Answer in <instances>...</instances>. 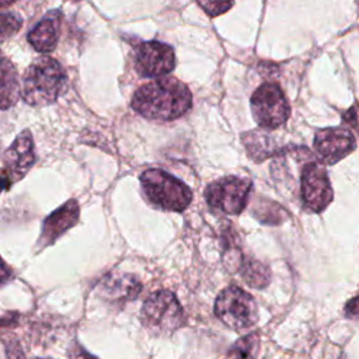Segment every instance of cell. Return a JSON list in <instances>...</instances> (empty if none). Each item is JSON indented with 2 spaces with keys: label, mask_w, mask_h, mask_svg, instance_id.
<instances>
[{
  "label": "cell",
  "mask_w": 359,
  "mask_h": 359,
  "mask_svg": "<svg viewBox=\"0 0 359 359\" xmlns=\"http://www.w3.org/2000/svg\"><path fill=\"white\" fill-rule=\"evenodd\" d=\"M259 348V338L257 332L241 337L229 351L230 359H255Z\"/></svg>",
  "instance_id": "17"
},
{
  "label": "cell",
  "mask_w": 359,
  "mask_h": 359,
  "mask_svg": "<svg viewBox=\"0 0 359 359\" xmlns=\"http://www.w3.org/2000/svg\"><path fill=\"white\" fill-rule=\"evenodd\" d=\"M18 74L14 65L7 59H1V109H7L8 107L14 105L21 95L18 87Z\"/></svg>",
  "instance_id": "15"
},
{
  "label": "cell",
  "mask_w": 359,
  "mask_h": 359,
  "mask_svg": "<svg viewBox=\"0 0 359 359\" xmlns=\"http://www.w3.org/2000/svg\"><path fill=\"white\" fill-rule=\"evenodd\" d=\"M252 182L250 178L243 177H224L205 189V199L213 210L226 215H240L247 206Z\"/></svg>",
  "instance_id": "7"
},
{
  "label": "cell",
  "mask_w": 359,
  "mask_h": 359,
  "mask_svg": "<svg viewBox=\"0 0 359 359\" xmlns=\"http://www.w3.org/2000/svg\"><path fill=\"white\" fill-rule=\"evenodd\" d=\"M143 327L154 335H170L182 327L184 310L175 294L168 290H158L149 294L140 310Z\"/></svg>",
  "instance_id": "4"
},
{
  "label": "cell",
  "mask_w": 359,
  "mask_h": 359,
  "mask_svg": "<svg viewBox=\"0 0 359 359\" xmlns=\"http://www.w3.org/2000/svg\"><path fill=\"white\" fill-rule=\"evenodd\" d=\"M192 107L189 88L174 77H161L140 86L132 97V108L147 119L174 121Z\"/></svg>",
  "instance_id": "1"
},
{
  "label": "cell",
  "mask_w": 359,
  "mask_h": 359,
  "mask_svg": "<svg viewBox=\"0 0 359 359\" xmlns=\"http://www.w3.org/2000/svg\"><path fill=\"white\" fill-rule=\"evenodd\" d=\"M344 311H345V316L349 318H359V296L348 300Z\"/></svg>",
  "instance_id": "21"
},
{
  "label": "cell",
  "mask_w": 359,
  "mask_h": 359,
  "mask_svg": "<svg viewBox=\"0 0 359 359\" xmlns=\"http://www.w3.org/2000/svg\"><path fill=\"white\" fill-rule=\"evenodd\" d=\"M79 212L80 208L74 199L67 201L60 208L53 210L42 223V231L38 238L36 247L41 250L55 243L65 231H67L77 223Z\"/></svg>",
  "instance_id": "12"
},
{
  "label": "cell",
  "mask_w": 359,
  "mask_h": 359,
  "mask_svg": "<svg viewBox=\"0 0 359 359\" xmlns=\"http://www.w3.org/2000/svg\"><path fill=\"white\" fill-rule=\"evenodd\" d=\"M67 86V74L63 66L50 56L35 59L22 77L21 97L32 107L53 104Z\"/></svg>",
  "instance_id": "2"
},
{
  "label": "cell",
  "mask_w": 359,
  "mask_h": 359,
  "mask_svg": "<svg viewBox=\"0 0 359 359\" xmlns=\"http://www.w3.org/2000/svg\"><path fill=\"white\" fill-rule=\"evenodd\" d=\"M140 185L146 199L161 210L182 212L192 201L191 188L161 168H149L140 174Z\"/></svg>",
  "instance_id": "3"
},
{
  "label": "cell",
  "mask_w": 359,
  "mask_h": 359,
  "mask_svg": "<svg viewBox=\"0 0 359 359\" xmlns=\"http://www.w3.org/2000/svg\"><path fill=\"white\" fill-rule=\"evenodd\" d=\"M216 317L234 331L251 328L258 321V307L254 297L238 286H227L215 302Z\"/></svg>",
  "instance_id": "5"
},
{
  "label": "cell",
  "mask_w": 359,
  "mask_h": 359,
  "mask_svg": "<svg viewBox=\"0 0 359 359\" xmlns=\"http://www.w3.org/2000/svg\"><path fill=\"white\" fill-rule=\"evenodd\" d=\"M34 359H50V358H34Z\"/></svg>",
  "instance_id": "23"
},
{
  "label": "cell",
  "mask_w": 359,
  "mask_h": 359,
  "mask_svg": "<svg viewBox=\"0 0 359 359\" xmlns=\"http://www.w3.org/2000/svg\"><path fill=\"white\" fill-rule=\"evenodd\" d=\"M142 290L140 282L132 275H111L100 285V292L108 300L114 303H125L139 296Z\"/></svg>",
  "instance_id": "14"
},
{
  "label": "cell",
  "mask_w": 359,
  "mask_h": 359,
  "mask_svg": "<svg viewBox=\"0 0 359 359\" xmlns=\"http://www.w3.org/2000/svg\"><path fill=\"white\" fill-rule=\"evenodd\" d=\"M355 149V136L349 129L342 126L320 129L314 136V150L320 161L325 165L338 163Z\"/></svg>",
  "instance_id": "11"
},
{
  "label": "cell",
  "mask_w": 359,
  "mask_h": 359,
  "mask_svg": "<svg viewBox=\"0 0 359 359\" xmlns=\"http://www.w3.org/2000/svg\"><path fill=\"white\" fill-rule=\"evenodd\" d=\"M69 359H98L94 355H91L90 352H87L83 346H80L79 344H74V346L70 349L69 352Z\"/></svg>",
  "instance_id": "22"
},
{
  "label": "cell",
  "mask_w": 359,
  "mask_h": 359,
  "mask_svg": "<svg viewBox=\"0 0 359 359\" xmlns=\"http://www.w3.org/2000/svg\"><path fill=\"white\" fill-rule=\"evenodd\" d=\"M60 34V13L50 11L28 34V42L39 53H49L56 48Z\"/></svg>",
  "instance_id": "13"
},
{
  "label": "cell",
  "mask_w": 359,
  "mask_h": 359,
  "mask_svg": "<svg viewBox=\"0 0 359 359\" xmlns=\"http://www.w3.org/2000/svg\"><path fill=\"white\" fill-rule=\"evenodd\" d=\"M21 27V18L15 13H10L3 10L1 13V39L14 35Z\"/></svg>",
  "instance_id": "18"
},
{
  "label": "cell",
  "mask_w": 359,
  "mask_h": 359,
  "mask_svg": "<svg viewBox=\"0 0 359 359\" xmlns=\"http://www.w3.org/2000/svg\"><path fill=\"white\" fill-rule=\"evenodd\" d=\"M300 196L306 209L314 213L323 212L332 201L334 192L325 168L316 163H307L300 175Z\"/></svg>",
  "instance_id": "9"
},
{
  "label": "cell",
  "mask_w": 359,
  "mask_h": 359,
  "mask_svg": "<svg viewBox=\"0 0 359 359\" xmlns=\"http://www.w3.org/2000/svg\"><path fill=\"white\" fill-rule=\"evenodd\" d=\"M241 276L251 287L262 289L269 283L271 273L265 265L255 259H245L240 268Z\"/></svg>",
  "instance_id": "16"
},
{
  "label": "cell",
  "mask_w": 359,
  "mask_h": 359,
  "mask_svg": "<svg viewBox=\"0 0 359 359\" xmlns=\"http://www.w3.org/2000/svg\"><path fill=\"white\" fill-rule=\"evenodd\" d=\"M250 108L255 122L264 129H276L290 116V105L276 83L261 84L251 95Z\"/></svg>",
  "instance_id": "6"
},
{
  "label": "cell",
  "mask_w": 359,
  "mask_h": 359,
  "mask_svg": "<svg viewBox=\"0 0 359 359\" xmlns=\"http://www.w3.org/2000/svg\"><path fill=\"white\" fill-rule=\"evenodd\" d=\"M175 67L174 49L160 41H147L135 50V70L146 79H161Z\"/></svg>",
  "instance_id": "10"
},
{
  "label": "cell",
  "mask_w": 359,
  "mask_h": 359,
  "mask_svg": "<svg viewBox=\"0 0 359 359\" xmlns=\"http://www.w3.org/2000/svg\"><path fill=\"white\" fill-rule=\"evenodd\" d=\"M198 6L209 15V17H217L223 13H226L231 6L233 1L224 3V1H198Z\"/></svg>",
  "instance_id": "19"
},
{
  "label": "cell",
  "mask_w": 359,
  "mask_h": 359,
  "mask_svg": "<svg viewBox=\"0 0 359 359\" xmlns=\"http://www.w3.org/2000/svg\"><path fill=\"white\" fill-rule=\"evenodd\" d=\"M342 118L345 122H348L351 126H353L356 129V132L359 133V105L358 104L352 105L348 111H345Z\"/></svg>",
  "instance_id": "20"
},
{
  "label": "cell",
  "mask_w": 359,
  "mask_h": 359,
  "mask_svg": "<svg viewBox=\"0 0 359 359\" xmlns=\"http://www.w3.org/2000/svg\"><path fill=\"white\" fill-rule=\"evenodd\" d=\"M35 163L34 142L29 130L21 132L4 150L1 157L3 188L7 191L14 182L22 180Z\"/></svg>",
  "instance_id": "8"
}]
</instances>
